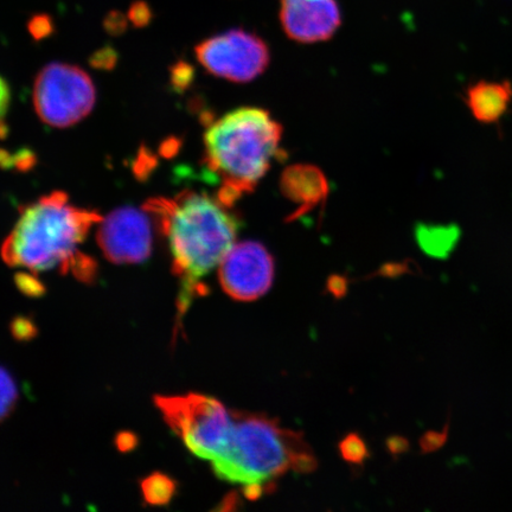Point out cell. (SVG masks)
<instances>
[{
  "mask_svg": "<svg viewBox=\"0 0 512 512\" xmlns=\"http://www.w3.org/2000/svg\"><path fill=\"white\" fill-rule=\"evenodd\" d=\"M223 291L238 302H254L264 296L274 280V260L259 242L234 245L220 264Z\"/></svg>",
  "mask_w": 512,
  "mask_h": 512,
  "instance_id": "cell-8",
  "label": "cell"
},
{
  "mask_svg": "<svg viewBox=\"0 0 512 512\" xmlns=\"http://www.w3.org/2000/svg\"><path fill=\"white\" fill-rule=\"evenodd\" d=\"M117 53L112 47L102 48L96 51L91 59L92 66L102 69H110L114 67L117 62Z\"/></svg>",
  "mask_w": 512,
  "mask_h": 512,
  "instance_id": "cell-20",
  "label": "cell"
},
{
  "mask_svg": "<svg viewBox=\"0 0 512 512\" xmlns=\"http://www.w3.org/2000/svg\"><path fill=\"white\" fill-rule=\"evenodd\" d=\"M54 22L48 15H36L30 19L29 31L35 40L47 38L54 32Z\"/></svg>",
  "mask_w": 512,
  "mask_h": 512,
  "instance_id": "cell-17",
  "label": "cell"
},
{
  "mask_svg": "<svg viewBox=\"0 0 512 512\" xmlns=\"http://www.w3.org/2000/svg\"><path fill=\"white\" fill-rule=\"evenodd\" d=\"M190 68L187 64H179L176 68V73L174 75V80L176 82V86L181 87L184 86V81L189 82L190 80Z\"/></svg>",
  "mask_w": 512,
  "mask_h": 512,
  "instance_id": "cell-22",
  "label": "cell"
},
{
  "mask_svg": "<svg viewBox=\"0 0 512 512\" xmlns=\"http://www.w3.org/2000/svg\"><path fill=\"white\" fill-rule=\"evenodd\" d=\"M150 217L146 210L121 208L101 220L98 243L106 258L118 265L149 259L153 245Z\"/></svg>",
  "mask_w": 512,
  "mask_h": 512,
  "instance_id": "cell-9",
  "label": "cell"
},
{
  "mask_svg": "<svg viewBox=\"0 0 512 512\" xmlns=\"http://www.w3.org/2000/svg\"><path fill=\"white\" fill-rule=\"evenodd\" d=\"M317 462L303 434L266 415L233 411V427L221 456L211 463L224 482L242 486L248 499L273 489L288 472L310 473Z\"/></svg>",
  "mask_w": 512,
  "mask_h": 512,
  "instance_id": "cell-2",
  "label": "cell"
},
{
  "mask_svg": "<svg viewBox=\"0 0 512 512\" xmlns=\"http://www.w3.org/2000/svg\"><path fill=\"white\" fill-rule=\"evenodd\" d=\"M19 399L18 387L14 377L0 367V421L8 418L14 411Z\"/></svg>",
  "mask_w": 512,
  "mask_h": 512,
  "instance_id": "cell-15",
  "label": "cell"
},
{
  "mask_svg": "<svg viewBox=\"0 0 512 512\" xmlns=\"http://www.w3.org/2000/svg\"><path fill=\"white\" fill-rule=\"evenodd\" d=\"M101 217L95 211L70 206L64 192H53L22 211L2 247L12 267L40 273L61 267L72 271L80 253L76 248Z\"/></svg>",
  "mask_w": 512,
  "mask_h": 512,
  "instance_id": "cell-4",
  "label": "cell"
},
{
  "mask_svg": "<svg viewBox=\"0 0 512 512\" xmlns=\"http://www.w3.org/2000/svg\"><path fill=\"white\" fill-rule=\"evenodd\" d=\"M128 19H130L134 27H146L152 21L150 5L144 2V0H137V2L131 5L130 11H128Z\"/></svg>",
  "mask_w": 512,
  "mask_h": 512,
  "instance_id": "cell-18",
  "label": "cell"
},
{
  "mask_svg": "<svg viewBox=\"0 0 512 512\" xmlns=\"http://www.w3.org/2000/svg\"><path fill=\"white\" fill-rule=\"evenodd\" d=\"M279 16L285 34L299 43L328 41L342 24L337 0H280Z\"/></svg>",
  "mask_w": 512,
  "mask_h": 512,
  "instance_id": "cell-10",
  "label": "cell"
},
{
  "mask_svg": "<svg viewBox=\"0 0 512 512\" xmlns=\"http://www.w3.org/2000/svg\"><path fill=\"white\" fill-rule=\"evenodd\" d=\"M10 105V88L8 83L0 76V134H4V118Z\"/></svg>",
  "mask_w": 512,
  "mask_h": 512,
  "instance_id": "cell-21",
  "label": "cell"
},
{
  "mask_svg": "<svg viewBox=\"0 0 512 512\" xmlns=\"http://www.w3.org/2000/svg\"><path fill=\"white\" fill-rule=\"evenodd\" d=\"M176 491V484L164 475H152L143 483V494L151 504H165L171 501Z\"/></svg>",
  "mask_w": 512,
  "mask_h": 512,
  "instance_id": "cell-14",
  "label": "cell"
},
{
  "mask_svg": "<svg viewBox=\"0 0 512 512\" xmlns=\"http://www.w3.org/2000/svg\"><path fill=\"white\" fill-rule=\"evenodd\" d=\"M284 194L304 209L315 207L328 194L322 171L309 165H297L287 169L281 181Z\"/></svg>",
  "mask_w": 512,
  "mask_h": 512,
  "instance_id": "cell-12",
  "label": "cell"
},
{
  "mask_svg": "<svg viewBox=\"0 0 512 512\" xmlns=\"http://www.w3.org/2000/svg\"><path fill=\"white\" fill-rule=\"evenodd\" d=\"M341 451L342 456L350 463H361L368 456L366 445L356 435H350L343 441Z\"/></svg>",
  "mask_w": 512,
  "mask_h": 512,
  "instance_id": "cell-16",
  "label": "cell"
},
{
  "mask_svg": "<svg viewBox=\"0 0 512 512\" xmlns=\"http://www.w3.org/2000/svg\"><path fill=\"white\" fill-rule=\"evenodd\" d=\"M145 210L165 238L172 255V272L179 279L178 317L204 294L203 279L221 264L235 245L239 220L219 198L184 191L175 198H155Z\"/></svg>",
  "mask_w": 512,
  "mask_h": 512,
  "instance_id": "cell-1",
  "label": "cell"
},
{
  "mask_svg": "<svg viewBox=\"0 0 512 512\" xmlns=\"http://www.w3.org/2000/svg\"><path fill=\"white\" fill-rule=\"evenodd\" d=\"M458 235L454 228H427L419 233V241L427 253L443 256L450 252Z\"/></svg>",
  "mask_w": 512,
  "mask_h": 512,
  "instance_id": "cell-13",
  "label": "cell"
},
{
  "mask_svg": "<svg viewBox=\"0 0 512 512\" xmlns=\"http://www.w3.org/2000/svg\"><path fill=\"white\" fill-rule=\"evenodd\" d=\"M198 61L210 74L236 83L258 78L270 63V49L262 38L242 29L208 38L196 47Z\"/></svg>",
  "mask_w": 512,
  "mask_h": 512,
  "instance_id": "cell-7",
  "label": "cell"
},
{
  "mask_svg": "<svg viewBox=\"0 0 512 512\" xmlns=\"http://www.w3.org/2000/svg\"><path fill=\"white\" fill-rule=\"evenodd\" d=\"M512 101L509 81H478L466 88L465 104L479 123L497 124Z\"/></svg>",
  "mask_w": 512,
  "mask_h": 512,
  "instance_id": "cell-11",
  "label": "cell"
},
{
  "mask_svg": "<svg viewBox=\"0 0 512 512\" xmlns=\"http://www.w3.org/2000/svg\"><path fill=\"white\" fill-rule=\"evenodd\" d=\"M34 104L43 123L61 128L72 126L93 110V81L79 67L51 63L37 76Z\"/></svg>",
  "mask_w": 512,
  "mask_h": 512,
  "instance_id": "cell-6",
  "label": "cell"
},
{
  "mask_svg": "<svg viewBox=\"0 0 512 512\" xmlns=\"http://www.w3.org/2000/svg\"><path fill=\"white\" fill-rule=\"evenodd\" d=\"M281 137L283 127L262 108L241 107L209 125L204 162L222 181V203L233 208L256 188L279 155Z\"/></svg>",
  "mask_w": 512,
  "mask_h": 512,
  "instance_id": "cell-3",
  "label": "cell"
},
{
  "mask_svg": "<svg viewBox=\"0 0 512 512\" xmlns=\"http://www.w3.org/2000/svg\"><path fill=\"white\" fill-rule=\"evenodd\" d=\"M104 25L108 34L118 36L127 29V19L120 11L114 10L106 16Z\"/></svg>",
  "mask_w": 512,
  "mask_h": 512,
  "instance_id": "cell-19",
  "label": "cell"
},
{
  "mask_svg": "<svg viewBox=\"0 0 512 512\" xmlns=\"http://www.w3.org/2000/svg\"><path fill=\"white\" fill-rule=\"evenodd\" d=\"M156 406L188 450L213 463L228 444L233 427V411L210 396L187 394L157 396Z\"/></svg>",
  "mask_w": 512,
  "mask_h": 512,
  "instance_id": "cell-5",
  "label": "cell"
}]
</instances>
